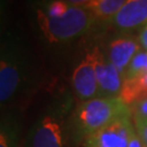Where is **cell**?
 Instances as JSON below:
<instances>
[{
    "mask_svg": "<svg viewBox=\"0 0 147 147\" xmlns=\"http://www.w3.org/2000/svg\"><path fill=\"white\" fill-rule=\"evenodd\" d=\"M90 53L98 82L99 97H119L124 82L122 74L98 47H95Z\"/></svg>",
    "mask_w": 147,
    "mask_h": 147,
    "instance_id": "4",
    "label": "cell"
},
{
    "mask_svg": "<svg viewBox=\"0 0 147 147\" xmlns=\"http://www.w3.org/2000/svg\"><path fill=\"white\" fill-rule=\"evenodd\" d=\"M138 42H140V45H141L142 49L147 50V23L141 30V33L138 35Z\"/></svg>",
    "mask_w": 147,
    "mask_h": 147,
    "instance_id": "16",
    "label": "cell"
},
{
    "mask_svg": "<svg viewBox=\"0 0 147 147\" xmlns=\"http://www.w3.org/2000/svg\"><path fill=\"white\" fill-rule=\"evenodd\" d=\"M67 1H68V2H70L71 5L83 7V5H85L86 3H88V2H90L92 0H67Z\"/></svg>",
    "mask_w": 147,
    "mask_h": 147,
    "instance_id": "18",
    "label": "cell"
},
{
    "mask_svg": "<svg viewBox=\"0 0 147 147\" xmlns=\"http://www.w3.org/2000/svg\"><path fill=\"white\" fill-rule=\"evenodd\" d=\"M144 73H147V50L141 49L130 63L124 79L133 78Z\"/></svg>",
    "mask_w": 147,
    "mask_h": 147,
    "instance_id": "12",
    "label": "cell"
},
{
    "mask_svg": "<svg viewBox=\"0 0 147 147\" xmlns=\"http://www.w3.org/2000/svg\"><path fill=\"white\" fill-rule=\"evenodd\" d=\"M21 70L13 59L1 56L0 61V101L5 102L14 96L21 84Z\"/></svg>",
    "mask_w": 147,
    "mask_h": 147,
    "instance_id": "9",
    "label": "cell"
},
{
    "mask_svg": "<svg viewBox=\"0 0 147 147\" xmlns=\"http://www.w3.org/2000/svg\"><path fill=\"white\" fill-rule=\"evenodd\" d=\"M36 20L42 35L50 42H64L82 36L96 20L84 7L72 5L63 14L49 16L36 9Z\"/></svg>",
    "mask_w": 147,
    "mask_h": 147,
    "instance_id": "2",
    "label": "cell"
},
{
    "mask_svg": "<svg viewBox=\"0 0 147 147\" xmlns=\"http://www.w3.org/2000/svg\"><path fill=\"white\" fill-rule=\"evenodd\" d=\"M144 147H146V146H145V145H144Z\"/></svg>",
    "mask_w": 147,
    "mask_h": 147,
    "instance_id": "19",
    "label": "cell"
},
{
    "mask_svg": "<svg viewBox=\"0 0 147 147\" xmlns=\"http://www.w3.org/2000/svg\"><path fill=\"white\" fill-rule=\"evenodd\" d=\"M63 130L57 117H42L34 126L30 136L28 147H63Z\"/></svg>",
    "mask_w": 147,
    "mask_h": 147,
    "instance_id": "6",
    "label": "cell"
},
{
    "mask_svg": "<svg viewBox=\"0 0 147 147\" xmlns=\"http://www.w3.org/2000/svg\"><path fill=\"white\" fill-rule=\"evenodd\" d=\"M110 22L121 32L143 27L147 23V0H126Z\"/></svg>",
    "mask_w": 147,
    "mask_h": 147,
    "instance_id": "7",
    "label": "cell"
},
{
    "mask_svg": "<svg viewBox=\"0 0 147 147\" xmlns=\"http://www.w3.org/2000/svg\"><path fill=\"white\" fill-rule=\"evenodd\" d=\"M142 49L138 38L133 36H121L111 40L108 48V58L115 64L123 79L126 70L140 50Z\"/></svg>",
    "mask_w": 147,
    "mask_h": 147,
    "instance_id": "8",
    "label": "cell"
},
{
    "mask_svg": "<svg viewBox=\"0 0 147 147\" xmlns=\"http://www.w3.org/2000/svg\"><path fill=\"white\" fill-rule=\"evenodd\" d=\"M0 147H16V138L13 136V133L10 132V129L5 125V123L1 124Z\"/></svg>",
    "mask_w": 147,
    "mask_h": 147,
    "instance_id": "14",
    "label": "cell"
},
{
    "mask_svg": "<svg viewBox=\"0 0 147 147\" xmlns=\"http://www.w3.org/2000/svg\"><path fill=\"white\" fill-rule=\"evenodd\" d=\"M125 1L126 0H92L83 7L94 16L95 19L111 21Z\"/></svg>",
    "mask_w": 147,
    "mask_h": 147,
    "instance_id": "11",
    "label": "cell"
},
{
    "mask_svg": "<svg viewBox=\"0 0 147 147\" xmlns=\"http://www.w3.org/2000/svg\"><path fill=\"white\" fill-rule=\"evenodd\" d=\"M72 87L80 101L99 97L98 82L90 51L85 55L74 69L72 73Z\"/></svg>",
    "mask_w": 147,
    "mask_h": 147,
    "instance_id": "5",
    "label": "cell"
},
{
    "mask_svg": "<svg viewBox=\"0 0 147 147\" xmlns=\"http://www.w3.org/2000/svg\"><path fill=\"white\" fill-rule=\"evenodd\" d=\"M124 116H132V111L120 97H96L81 101L74 112V131L80 140L84 141Z\"/></svg>",
    "mask_w": 147,
    "mask_h": 147,
    "instance_id": "1",
    "label": "cell"
},
{
    "mask_svg": "<svg viewBox=\"0 0 147 147\" xmlns=\"http://www.w3.org/2000/svg\"><path fill=\"white\" fill-rule=\"evenodd\" d=\"M129 147H144V144H143L141 137L138 136V134L136 133V131L134 132V134L132 135Z\"/></svg>",
    "mask_w": 147,
    "mask_h": 147,
    "instance_id": "17",
    "label": "cell"
},
{
    "mask_svg": "<svg viewBox=\"0 0 147 147\" xmlns=\"http://www.w3.org/2000/svg\"><path fill=\"white\" fill-rule=\"evenodd\" d=\"M132 117L133 119H142L147 120V96L141 100H138L136 104L131 107Z\"/></svg>",
    "mask_w": 147,
    "mask_h": 147,
    "instance_id": "13",
    "label": "cell"
},
{
    "mask_svg": "<svg viewBox=\"0 0 147 147\" xmlns=\"http://www.w3.org/2000/svg\"><path fill=\"white\" fill-rule=\"evenodd\" d=\"M135 125L132 116H124L84 140L85 147H129Z\"/></svg>",
    "mask_w": 147,
    "mask_h": 147,
    "instance_id": "3",
    "label": "cell"
},
{
    "mask_svg": "<svg viewBox=\"0 0 147 147\" xmlns=\"http://www.w3.org/2000/svg\"><path fill=\"white\" fill-rule=\"evenodd\" d=\"M135 130L138 136L141 137L143 144L147 147V120H142V119H133Z\"/></svg>",
    "mask_w": 147,
    "mask_h": 147,
    "instance_id": "15",
    "label": "cell"
},
{
    "mask_svg": "<svg viewBox=\"0 0 147 147\" xmlns=\"http://www.w3.org/2000/svg\"><path fill=\"white\" fill-rule=\"evenodd\" d=\"M147 96V73L124 79L120 97L130 108Z\"/></svg>",
    "mask_w": 147,
    "mask_h": 147,
    "instance_id": "10",
    "label": "cell"
}]
</instances>
